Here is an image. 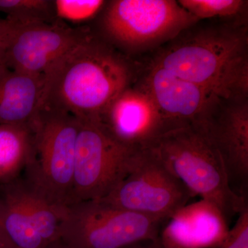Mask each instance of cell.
I'll return each mask as SVG.
<instances>
[{"label": "cell", "instance_id": "obj_11", "mask_svg": "<svg viewBox=\"0 0 248 248\" xmlns=\"http://www.w3.org/2000/svg\"><path fill=\"white\" fill-rule=\"evenodd\" d=\"M198 125L219 153L232 189L247 199L248 97L217 96Z\"/></svg>", "mask_w": 248, "mask_h": 248}, {"label": "cell", "instance_id": "obj_23", "mask_svg": "<svg viewBox=\"0 0 248 248\" xmlns=\"http://www.w3.org/2000/svg\"><path fill=\"white\" fill-rule=\"evenodd\" d=\"M46 248H69L66 246L61 239L56 241V242L53 243L48 247Z\"/></svg>", "mask_w": 248, "mask_h": 248}, {"label": "cell", "instance_id": "obj_13", "mask_svg": "<svg viewBox=\"0 0 248 248\" xmlns=\"http://www.w3.org/2000/svg\"><path fill=\"white\" fill-rule=\"evenodd\" d=\"M142 82L167 120L170 130L200 125L217 96L154 64Z\"/></svg>", "mask_w": 248, "mask_h": 248}, {"label": "cell", "instance_id": "obj_9", "mask_svg": "<svg viewBox=\"0 0 248 248\" xmlns=\"http://www.w3.org/2000/svg\"><path fill=\"white\" fill-rule=\"evenodd\" d=\"M79 121L70 204L107 197L127 175L138 150L122 146L97 120Z\"/></svg>", "mask_w": 248, "mask_h": 248}, {"label": "cell", "instance_id": "obj_17", "mask_svg": "<svg viewBox=\"0 0 248 248\" xmlns=\"http://www.w3.org/2000/svg\"><path fill=\"white\" fill-rule=\"evenodd\" d=\"M0 13L17 24L56 22L53 0H0Z\"/></svg>", "mask_w": 248, "mask_h": 248}, {"label": "cell", "instance_id": "obj_18", "mask_svg": "<svg viewBox=\"0 0 248 248\" xmlns=\"http://www.w3.org/2000/svg\"><path fill=\"white\" fill-rule=\"evenodd\" d=\"M107 1L103 0H53L55 19L73 27H87L97 19Z\"/></svg>", "mask_w": 248, "mask_h": 248}, {"label": "cell", "instance_id": "obj_15", "mask_svg": "<svg viewBox=\"0 0 248 248\" xmlns=\"http://www.w3.org/2000/svg\"><path fill=\"white\" fill-rule=\"evenodd\" d=\"M45 76L5 69L0 74V125H30L42 109Z\"/></svg>", "mask_w": 248, "mask_h": 248}, {"label": "cell", "instance_id": "obj_8", "mask_svg": "<svg viewBox=\"0 0 248 248\" xmlns=\"http://www.w3.org/2000/svg\"><path fill=\"white\" fill-rule=\"evenodd\" d=\"M151 148L135 151L130 170L103 202L117 208L167 220L193 198Z\"/></svg>", "mask_w": 248, "mask_h": 248}, {"label": "cell", "instance_id": "obj_10", "mask_svg": "<svg viewBox=\"0 0 248 248\" xmlns=\"http://www.w3.org/2000/svg\"><path fill=\"white\" fill-rule=\"evenodd\" d=\"M7 21L5 66L34 76H45L91 32L89 26L73 27L60 21L24 25Z\"/></svg>", "mask_w": 248, "mask_h": 248}, {"label": "cell", "instance_id": "obj_19", "mask_svg": "<svg viewBox=\"0 0 248 248\" xmlns=\"http://www.w3.org/2000/svg\"><path fill=\"white\" fill-rule=\"evenodd\" d=\"M179 4L198 20L211 17H233L248 1L243 0H179Z\"/></svg>", "mask_w": 248, "mask_h": 248}, {"label": "cell", "instance_id": "obj_12", "mask_svg": "<svg viewBox=\"0 0 248 248\" xmlns=\"http://www.w3.org/2000/svg\"><path fill=\"white\" fill-rule=\"evenodd\" d=\"M97 121L122 146L130 149L149 148L170 130L143 82L133 83L109 104Z\"/></svg>", "mask_w": 248, "mask_h": 248}, {"label": "cell", "instance_id": "obj_14", "mask_svg": "<svg viewBox=\"0 0 248 248\" xmlns=\"http://www.w3.org/2000/svg\"><path fill=\"white\" fill-rule=\"evenodd\" d=\"M230 230L220 209L202 199L174 212L161 226L158 239L163 248H220Z\"/></svg>", "mask_w": 248, "mask_h": 248}, {"label": "cell", "instance_id": "obj_2", "mask_svg": "<svg viewBox=\"0 0 248 248\" xmlns=\"http://www.w3.org/2000/svg\"><path fill=\"white\" fill-rule=\"evenodd\" d=\"M164 49L154 63L218 97H248L246 27L209 28Z\"/></svg>", "mask_w": 248, "mask_h": 248}, {"label": "cell", "instance_id": "obj_21", "mask_svg": "<svg viewBox=\"0 0 248 248\" xmlns=\"http://www.w3.org/2000/svg\"><path fill=\"white\" fill-rule=\"evenodd\" d=\"M9 27L6 19H0V74L7 68L4 63V50Z\"/></svg>", "mask_w": 248, "mask_h": 248}, {"label": "cell", "instance_id": "obj_22", "mask_svg": "<svg viewBox=\"0 0 248 248\" xmlns=\"http://www.w3.org/2000/svg\"><path fill=\"white\" fill-rule=\"evenodd\" d=\"M123 248H163L160 244L159 239L148 240V241H140L135 244L129 245Z\"/></svg>", "mask_w": 248, "mask_h": 248}, {"label": "cell", "instance_id": "obj_24", "mask_svg": "<svg viewBox=\"0 0 248 248\" xmlns=\"http://www.w3.org/2000/svg\"><path fill=\"white\" fill-rule=\"evenodd\" d=\"M0 248H8L6 245L5 244L4 241H3L2 238L0 236Z\"/></svg>", "mask_w": 248, "mask_h": 248}, {"label": "cell", "instance_id": "obj_7", "mask_svg": "<svg viewBox=\"0 0 248 248\" xmlns=\"http://www.w3.org/2000/svg\"><path fill=\"white\" fill-rule=\"evenodd\" d=\"M67 206L50 202L24 178L0 184V236L8 248H47L61 239Z\"/></svg>", "mask_w": 248, "mask_h": 248}, {"label": "cell", "instance_id": "obj_3", "mask_svg": "<svg viewBox=\"0 0 248 248\" xmlns=\"http://www.w3.org/2000/svg\"><path fill=\"white\" fill-rule=\"evenodd\" d=\"M149 148L194 197L216 205L228 221L248 208L247 199L232 189L219 153L200 125L166 132Z\"/></svg>", "mask_w": 248, "mask_h": 248}, {"label": "cell", "instance_id": "obj_4", "mask_svg": "<svg viewBox=\"0 0 248 248\" xmlns=\"http://www.w3.org/2000/svg\"><path fill=\"white\" fill-rule=\"evenodd\" d=\"M90 30L127 57L177 37L198 19L173 0L107 1Z\"/></svg>", "mask_w": 248, "mask_h": 248}, {"label": "cell", "instance_id": "obj_16", "mask_svg": "<svg viewBox=\"0 0 248 248\" xmlns=\"http://www.w3.org/2000/svg\"><path fill=\"white\" fill-rule=\"evenodd\" d=\"M31 125H0V184L20 177L33 153Z\"/></svg>", "mask_w": 248, "mask_h": 248}, {"label": "cell", "instance_id": "obj_1", "mask_svg": "<svg viewBox=\"0 0 248 248\" xmlns=\"http://www.w3.org/2000/svg\"><path fill=\"white\" fill-rule=\"evenodd\" d=\"M45 80L42 107L78 120H97L133 84L135 70L128 57L91 31L45 75Z\"/></svg>", "mask_w": 248, "mask_h": 248}, {"label": "cell", "instance_id": "obj_20", "mask_svg": "<svg viewBox=\"0 0 248 248\" xmlns=\"http://www.w3.org/2000/svg\"><path fill=\"white\" fill-rule=\"evenodd\" d=\"M220 248H248V208L239 215L234 226Z\"/></svg>", "mask_w": 248, "mask_h": 248}, {"label": "cell", "instance_id": "obj_6", "mask_svg": "<svg viewBox=\"0 0 248 248\" xmlns=\"http://www.w3.org/2000/svg\"><path fill=\"white\" fill-rule=\"evenodd\" d=\"M166 221L102 200L80 202L67 206L61 240L69 248H123L157 240Z\"/></svg>", "mask_w": 248, "mask_h": 248}, {"label": "cell", "instance_id": "obj_5", "mask_svg": "<svg viewBox=\"0 0 248 248\" xmlns=\"http://www.w3.org/2000/svg\"><path fill=\"white\" fill-rule=\"evenodd\" d=\"M31 125L33 153L24 178L50 202L67 206L73 190L79 121L66 112L42 107Z\"/></svg>", "mask_w": 248, "mask_h": 248}]
</instances>
